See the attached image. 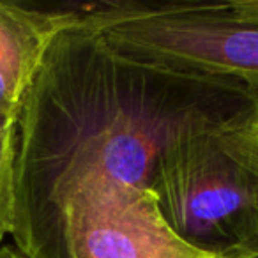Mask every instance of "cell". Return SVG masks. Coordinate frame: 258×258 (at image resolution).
<instances>
[{"instance_id":"30bf717a","label":"cell","mask_w":258,"mask_h":258,"mask_svg":"<svg viewBox=\"0 0 258 258\" xmlns=\"http://www.w3.org/2000/svg\"><path fill=\"white\" fill-rule=\"evenodd\" d=\"M2 124H8V122H2V120H0V125H2Z\"/></svg>"},{"instance_id":"ba28073f","label":"cell","mask_w":258,"mask_h":258,"mask_svg":"<svg viewBox=\"0 0 258 258\" xmlns=\"http://www.w3.org/2000/svg\"><path fill=\"white\" fill-rule=\"evenodd\" d=\"M0 258H30L29 254L23 253L15 244H4L0 247Z\"/></svg>"},{"instance_id":"277c9868","label":"cell","mask_w":258,"mask_h":258,"mask_svg":"<svg viewBox=\"0 0 258 258\" xmlns=\"http://www.w3.org/2000/svg\"><path fill=\"white\" fill-rule=\"evenodd\" d=\"M69 258H211L165 221L151 189L89 179L64 207Z\"/></svg>"},{"instance_id":"7a4b0ae2","label":"cell","mask_w":258,"mask_h":258,"mask_svg":"<svg viewBox=\"0 0 258 258\" xmlns=\"http://www.w3.org/2000/svg\"><path fill=\"white\" fill-rule=\"evenodd\" d=\"M256 115L187 131L156 161L149 189L163 218L211 258H258Z\"/></svg>"},{"instance_id":"5b68a950","label":"cell","mask_w":258,"mask_h":258,"mask_svg":"<svg viewBox=\"0 0 258 258\" xmlns=\"http://www.w3.org/2000/svg\"><path fill=\"white\" fill-rule=\"evenodd\" d=\"M76 11H44L0 2V120L16 122L20 106L53 37Z\"/></svg>"},{"instance_id":"52a82bcc","label":"cell","mask_w":258,"mask_h":258,"mask_svg":"<svg viewBox=\"0 0 258 258\" xmlns=\"http://www.w3.org/2000/svg\"><path fill=\"white\" fill-rule=\"evenodd\" d=\"M228 4L237 15L258 22V0H237V2H228Z\"/></svg>"},{"instance_id":"9c48e42d","label":"cell","mask_w":258,"mask_h":258,"mask_svg":"<svg viewBox=\"0 0 258 258\" xmlns=\"http://www.w3.org/2000/svg\"><path fill=\"white\" fill-rule=\"evenodd\" d=\"M254 135H256V147H258V115L254 118Z\"/></svg>"},{"instance_id":"3957f363","label":"cell","mask_w":258,"mask_h":258,"mask_svg":"<svg viewBox=\"0 0 258 258\" xmlns=\"http://www.w3.org/2000/svg\"><path fill=\"white\" fill-rule=\"evenodd\" d=\"M115 50L232 80L258 97V22L225 4L101 6L82 13Z\"/></svg>"},{"instance_id":"6da1fadb","label":"cell","mask_w":258,"mask_h":258,"mask_svg":"<svg viewBox=\"0 0 258 258\" xmlns=\"http://www.w3.org/2000/svg\"><path fill=\"white\" fill-rule=\"evenodd\" d=\"M256 113L258 97L240 83L122 53L78 13L48 46L16 117L13 244L30 258H69L64 207L85 180L149 189L179 137Z\"/></svg>"},{"instance_id":"8992f818","label":"cell","mask_w":258,"mask_h":258,"mask_svg":"<svg viewBox=\"0 0 258 258\" xmlns=\"http://www.w3.org/2000/svg\"><path fill=\"white\" fill-rule=\"evenodd\" d=\"M16 122L0 125V242L15 230Z\"/></svg>"}]
</instances>
